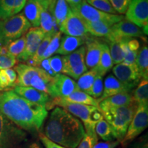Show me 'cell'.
<instances>
[{"instance_id":"20","label":"cell","mask_w":148,"mask_h":148,"mask_svg":"<svg viewBox=\"0 0 148 148\" xmlns=\"http://www.w3.org/2000/svg\"><path fill=\"white\" fill-rule=\"evenodd\" d=\"M133 102L134 101L130 92L119 93L101 100L99 103V108L101 112H103L109 109L127 106Z\"/></svg>"},{"instance_id":"48","label":"cell","mask_w":148,"mask_h":148,"mask_svg":"<svg viewBox=\"0 0 148 148\" xmlns=\"http://www.w3.org/2000/svg\"><path fill=\"white\" fill-rule=\"evenodd\" d=\"M127 148H148L147 135H144L139 139L130 143Z\"/></svg>"},{"instance_id":"6","label":"cell","mask_w":148,"mask_h":148,"mask_svg":"<svg viewBox=\"0 0 148 148\" xmlns=\"http://www.w3.org/2000/svg\"><path fill=\"white\" fill-rule=\"evenodd\" d=\"M25 131L0 113V148H16L27 140Z\"/></svg>"},{"instance_id":"53","label":"cell","mask_w":148,"mask_h":148,"mask_svg":"<svg viewBox=\"0 0 148 148\" xmlns=\"http://www.w3.org/2000/svg\"><path fill=\"white\" fill-rule=\"evenodd\" d=\"M16 148H42L41 147L39 144L37 143H32L31 144H29V145H24V146H19V147H16Z\"/></svg>"},{"instance_id":"13","label":"cell","mask_w":148,"mask_h":148,"mask_svg":"<svg viewBox=\"0 0 148 148\" xmlns=\"http://www.w3.org/2000/svg\"><path fill=\"white\" fill-rule=\"evenodd\" d=\"M25 36V49L23 53L16 58L17 62H25L32 58L45 36V34L40 27H33L28 29Z\"/></svg>"},{"instance_id":"35","label":"cell","mask_w":148,"mask_h":148,"mask_svg":"<svg viewBox=\"0 0 148 148\" xmlns=\"http://www.w3.org/2000/svg\"><path fill=\"white\" fill-rule=\"evenodd\" d=\"M51 37H52V36H50V35H45L43 40H42L40 45L38 46L36 52H35L34 54L33 55L32 58L29 59V60L26 62L27 64L34 66H38V63L40 62V59H41L42 55H43L46 48L47 47L48 44H49V41H50Z\"/></svg>"},{"instance_id":"34","label":"cell","mask_w":148,"mask_h":148,"mask_svg":"<svg viewBox=\"0 0 148 148\" xmlns=\"http://www.w3.org/2000/svg\"><path fill=\"white\" fill-rule=\"evenodd\" d=\"M70 8L65 0H57L53 6L52 14L55 18L56 23L59 27L64 19L66 17Z\"/></svg>"},{"instance_id":"51","label":"cell","mask_w":148,"mask_h":148,"mask_svg":"<svg viewBox=\"0 0 148 148\" xmlns=\"http://www.w3.org/2000/svg\"><path fill=\"white\" fill-rule=\"evenodd\" d=\"M27 0H14V10L13 14H16L19 13L23 10Z\"/></svg>"},{"instance_id":"24","label":"cell","mask_w":148,"mask_h":148,"mask_svg":"<svg viewBox=\"0 0 148 148\" xmlns=\"http://www.w3.org/2000/svg\"><path fill=\"white\" fill-rule=\"evenodd\" d=\"M39 25H40V29L45 35L53 36L57 32H58V27L49 8L45 9L40 14Z\"/></svg>"},{"instance_id":"30","label":"cell","mask_w":148,"mask_h":148,"mask_svg":"<svg viewBox=\"0 0 148 148\" xmlns=\"http://www.w3.org/2000/svg\"><path fill=\"white\" fill-rule=\"evenodd\" d=\"M97 73L95 69H90L83 73L78 79H77V86L78 90L88 94L91 88L94 81L97 76Z\"/></svg>"},{"instance_id":"1","label":"cell","mask_w":148,"mask_h":148,"mask_svg":"<svg viewBox=\"0 0 148 148\" xmlns=\"http://www.w3.org/2000/svg\"><path fill=\"white\" fill-rule=\"evenodd\" d=\"M0 113L24 131L36 133L48 112L45 105L27 100L10 89L0 91Z\"/></svg>"},{"instance_id":"33","label":"cell","mask_w":148,"mask_h":148,"mask_svg":"<svg viewBox=\"0 0 148 148\" xmlns=\"http://www.w3.org/2000/svg\"><path fill=\"white\" fill-rule=\"evenodd\" d=\"M134 102L138 104L148 105V79H142L132 94Z\"/></svg>"},{"instance_id":"50","label":"cell","mask_w":148,"mask_h":148,"mask_svg":"<svg viewBox=\"0 0 148 148\" xmlns=\"http://www.w3.org/2000/svg\"><path fill=\"white\" fill-rule=\"evenodd\" d=\"M4 70V72L6 74V75L8 77L9 81H10V83L12 86V87L13 88L15 86L16 78H17V75H16V71H14L13 69H3Z\"/></svg>"},{"instance_id":"31","label":"cell","mask_w":148,"mask_h":148,"mask_svg":"<svg viewBox=\"0 0 148 148\" xmlns=\"http://www.w3.org/2000/svg\"><path fill=\"white\" fill-rule=\"evenodd\" d=\"M109 44V50H110V56L113 64H117L123 62L124 58L123 48L121 46V39L120 38H112L106 40Z\"/></svg>"},{"instance_id":"9","label":"cell","mask_w":148,"mask_h":148,"mask_svg":"<svg viewBox=\"0 0 148 148\" xmlns=\"http://www.w3.org/2000/svg\"><path fill=\"white\" fill-rule=\"evenodd\" d=\"M75 11L88 22H101L113 25L124 18V16L121 14H112L97 10L84 0L79 7Z\"/></svg>"},{"instance_id":"2","label":"cell","mask_w":148,"mask_h":148,"mask_svg":"<svg viewBox=\"0 0 148 148\" xmlns=\"http://www.w3.org/2000/svg\"><path fill=\"white\" fill-rule=\"evenodd\" d=\"M85 133L80 120L64 108L56 106L49 114L42 134L56 144L66 148H76Z\"/></svg>"},{"instance_id":"4","label":"cell","mask_w":148,"mask_h":148,"mask_svg":"<svg viewBox=\"0 0 148 148\" xmlns=\"http://www.w3.org/2000/svg\"><path fill=\"white\" fill-rule=\"evenodd\" d=\"M137 108V103L133 102L127 106L112 108L101 112L103 119L113 130L116 140L121 142L126 134Z\"/></svg>"},{"instance_id":"14","label":"cell","mask_w":148,"mask_h":148,"mask_svg":"<svg viewBox=\"0 0 148 148\" xmlns=\"http://www.w3.org/2000/svg\"><path fill=\"white\" fill-rule=\"evenodd\" d=\"M112 72L116 78L132 88L139 83L141 79L136 64L121 62L112 68Z\"/></svg>"},{"instance_id":"17","label":"cell","mask_w":148,"mask_h":148,"mask_svg":"<svg viewBox=\"0 0 148 148\" xmlns=\"http://www.w3.org/2000/svg\"><path fill=\"white\" fill-rule=\"evenodd\" d=\"M47 8V0H27L23 14L33 27H38L40 14Z\"/></svg>"},{"instance_id":"29","label":"cell","mask_w":148,"mask_h":148,"mask_svg":"<svg viewBox=\"0 0 148 148\" xmlns=\"http://www.w3.org/2000/svg\"><path fill=\"white\" fill-rule=\"evenodd\" d=\"M135 64L141 78L148 79V47L147 45H143L139 49Z\"/></svg>"},{"instance_id":"7","label":"cell","mask_w":148,"mask_h":148,"mask_svg":"<svg viewBox=\"0 0 148 148\" xmlns=\"http://www.w3.org/2000/svg\"><path fill=\"white\" fill-rule=\"evenodd\" d=\"M64 66L62 73L73 79H77L87 71L85 63V47L81 46L69 55L63 56Z\"/></svg>"},{"instance_id":"49","label":"cell","mask_w":148,"mask_h":148,"mask_svg":"<svg viewBox=\"0 0 148 148\" xmlns=\"http://www.w3.org/2000/svg\"><path fill=\"white\" fill-rule=\"evenodd\" d=\"M120 144L117 140H110V141L97 142L92 148H116Z\"/></svg>"},{"instance_id":"42","label":"cell","mask_w":148,"mask_h":148,"mask_svg":"<svg viewBox=\"0 0 148 148\" xmlns=\"http://www.w3.org/2000/svg\"><path fill=\"white\" fill-rule=\"evenodd\" d=\"M17 63L15 57L12 56L10 53L0 54V70L11 69Z\"/></svg>"},{"instance_id":"41","label":"cell","mask_w":148,"mask_h":148,"mask_svg":"<svg viewBox=\"0 0 148 148\" xmlns=\"http://www.w3.org/2000/svg\"><path fill=\"white\" fill-rule=\"evenodd\" d=\"M131 1L132 0H109V2L116 13L121 14L126 12Z\"/></svg>"},{"instance_id":"37","label":"cell","mask_w":148,"mask_h":148,"mask_svg":"<svg viewBox=\"0 0 148 148\" xmlns=\"http://www.w3.org/2000/svg\"><path fill=\"white\" fill-rule=\"evenodd\" d=\"M25 36L24 35V36L20 37L18 39L11 42L6 47L8 48V50L10 54L16 58L23 53L24 49H25Z\"/></svg>"},{"instance_id":"43","label":"cell","mask_w":148,"mask_h":148,"mask_svg":"<svg viewBox=\"0 0 148 148\" xmlns=\"http://www.w3.org/2000/svg\"><path fill=\"white\" fill-rule=\"evenodd\" d=\"M49 64H50V66L53 71L56 74L62 73L64 66L63 56H61L60 55H56L49 58Z\"/></svg>"},{"instance_id":"23","label":"cell","mask_w":148,"mask_h":148,"mask_svg":"<svg viewBox=\"0 0 148 148\" xmlns=\"http://www.w3.org/2000/svg\"><path fill=\"white\" fill-rule=\"evenodd\" d=\"M121 39L124 58L123 62L128 64H136V58L140 49V42L132 38H123Z\"/></svg>"},{"instance_id":"27","label":"cell","mask_w":148,"mask_h":148,"mask_svg":"<svg viewBox=\"0 0 148 148\" xmlns=\"http://www.w3.org/2000/svg\"><path fill=\"white\" fill-rule=\"evenodd\" d=\"M113 64L112 58L110 56L108 45L103 42L100 58H99L97 65L94 68V69L97 71L98 75L103 77L112 69Z\"/></svg>"},{"instance_id":"39","label":"cell","mask_w":148,"mask_h":148,"mask_svg":"<svg viewBox=\"0 0 148 148\" xmlns=\"http://www.w3.org/2000/svg\"><path fill=\"white\" fill-rule=\"evenodd\" d=\"M14 0H0V20L13 16Z\"/></svg>"},{"instance_id":"22","label":"cell","mask_w":148,"mask_h":148,"mask_svg":"<svg viewBox=\"0 0 148 148\" xmlns=\"http://www.w3.org/2000/svg\"><path fill=\"white\" fill-rule=\"evenodd\" d=\"M86 37H76L65 35L61 38L60 46L56 53L62 56L70 54L77 50L81 46H83Z\"/></svg>"},{"instance_id":"8","label":"cell","mask_w":148,"mask_h":148,"mask_svg":"<svg viewBox=\"0 0 148 148\" xmlns=\"http://www.w3.org/2000/svg\"><path fill=\"white\" fill-rule=\"evenodd\" d=\"M147 125L148 105L138 104L132 121L127 128L126 134L121 142L122 146H126L131 143L132 140L147 128Z\"/></svg>"},{"instance_id":"36","label":"cell","mask_w":148,"mask_h":148,"mask_svg":"<svg viewBox=\"0 0 148 148\" xmlns=\"http://www.w3.org/2000/svg\"><path fill=\"white\" fill-rule=\"evenodd\" d=\"M61 38H62V33L60 31H58L53 35L47 48H46L45 52H44L41 59H40V61L50 58L51 56L56 53L59 46H60Z\"/></svg>"},{"instance_id":"18","label":"cell","mask_w":148,"mask_h":148,"mask_svg":"<svg viewBox=\"0 0 148 148\" xmlns=\"http://www.w3.org/2000/svg\"><path fill=\"white\" fill-rule=\"evenodd\" d=\"M133 89L130 86L123 84L117 78H116L112 74H110L105 79L103 82V90L102 95L97 100L99 103L101 100L110 96L119 93L130 92Z\"/></svg>"},{"instance_id":"40","label":"cell","mask_w":148,"mask_h":148,"mask_svg":"<svg viewBox=\"0 0 148 148\" xmlns=\"http://www.w3.org/2000/svg\"><path fill=\"white\" fill-rule=\"evenodd\" d=\"M103 82L102 77L97 75L94 81L91 88H90L88 95L95 99H99L103 93Z\"/></svg>"},{"instance_id":"32","label":"cell","mask_w":148,"mask_h":148,"mask_svg":"<svg viewBox=\"0 0 148 148\" xmlns=\"http://www.w3.org/2000/svg\"><path fill=\"white\" fill-rule=\"evenodd\" d=\"M95 132L97 136L104 141H110L116 140L113 130L110 125L104 119H102L96 123Z\"/></svg>"},{"instance_id":"5","label":"cell","mask_w":148,"mask_h":148,"mask_svg":"<svg viewBox=\"0 0 148 148\" xmlns=\"http://www.w3.org/2000/svg\"><path fill=\"white\" fill-rule=\"evenodd\" d=\"M31 24L23 13L0 20V46H7L26 34Z\"/></svg>"},{"instance_id":"45","label":"cell","mask_w":148,"mask_h":148,"mask_svg":"<svg viewBox=\"0 0 148 148\" xmlns=\"http://www.w3.org/2000/svg\"><path fill=\"white\" fill-rule=\"evenodd\" d=\"M38 67H39L40 69L43 70L47 75H49V76L51 77H54L57 74H56L53 71V70L51 69L50 64H49V59H45V60H42L38 64Z\"/></svg>"},{"instance_id":"15","label":"cell","mask_w":148,"mask_h":148,"mask_svg":"<svg viewBox=\"0 0 148 148\" xmlns=\"http://www.w3.org/2000/svg\"><path fill=\"white\" fill-rule=\"evenodd\" d=\"M112 31V38H140L146 40L145 35L144 34L141 28L125 19V18L121 21L118 22L111 27Z\"/></svg>"},{"instance_id":"19","label":"cell","mask_w":148,"mask_h":148,"mask_svg":"<svg viewBox=\"0 0 148 148\" xmlns=\"http://www.w3.org/2000/svg\"><path fill=\"white\" fill-rule=\"evenodd\" d=\"M13 90L24 99L33 103L45 105L51 100V97L48 94L38 90L31 86H14Z\"/></svg>"},{"instance_id":"38","label":"cell","mask_w":148,"mask_h":148,"mask_svg":"<svg viewBox=\"0 0 148 148\" xmlns=\"http://www.w3.org/2000/svg\"><path fill=\"white\" fill-rule=\"evenodd\" d=\"M85 1L90 5L97 10L109 14H117L109 2V0H85Z\"/></svg>"},{"instance_id":"52","label":"cell","mask_w":148,"mask_h":148,"mask_svg":"<svg viewBox=\"0 0 148 148\" xmlns=\"http://www.w3.org/2000/svg\"><path fill=\"white\" fill-rule=\"evenodd\" d=\"M71 10H76L84 0H65Z\"/></svg>"},{"instance_id":"3","label":"cell","mask_w":148,"mask_h":148,"mask_svg":"<svg viewBox=\"0 0 148 148\" xmlns=\"http://www.w3.org/2000/svg\"><path fill=\"white\" fill-rule=\"evenodd\" d=\"M58 106L64 108L72 115L79 119L84 127L86 134H94L96 123L103 119L99 108L89 105L68 103L61 100L60 98H51V100L46 104V109L50 110L53 107Z\"/></svg>"},{"instance_id":"12","label":"cell","mask_w":148,"mask_h":148,"mask_svg":"<svg viewBox=\"0 0 148 148\" xmlns=\"http://www.w3.org/2000/svg\"><path fill=\"white\" fill-rule=\"evenodd\" d=\"M77 90L76 82L73 79L63 73H58L53 77L49 95L51 98L66 97Z\"/></svg>"},{"instance_id":"44","label":"cell","mask_w":148,"mask_h":148,"mask_svg":"<svg viewBox=\"0 0 148 148\" xmlns=\"http://www.w3.org/2000/svg\"><path fill=\"white\" fill-rule=\"evenodd\" d=\"M98 142V136L97 134H89L85 133L80 143H79L77 148H92L95 143Z\"/></svg>"},{"instance_id":"54","label":"cell","mask_w":148,"mask_h":148,"mask_svg":"<svg viewBox=\"0 0 148 148\" xmlns=\"http://www.w3.org/2000/svg\"><path fill=\"white\" fill-rule=\"evenodd\" d=\"M57 0H47L48 3H49V10H50V12L52 13V10H53V6H54L55 3H56V1Z\"/></svg>"},{"instance_id":"10","label":"cell","mask_w":148,"mask_h":148,"mask_svg":"<svg viewBox=\"0 0 148 148\" xmlns=\"http://www.w3.org/2000/svg\"><path fill=\"white\" fill-rule=\"evenodd\" d=\"M124 18L142 29L147 35L148 0H132Z\"/></svg>"},{"instance_id":"21","label":"cell","mask_w":148,"mask_h":148,"mask_svg":"<svg viewBox=\"0 0 148 148\" xmlns=\"http://www.w3.org/2000/svg\"><path fill=\"white\" fill-rule=\"evenodd\" d=\"M39 68L29 64L19 63L16 64L14 70L17 75L15 86H30V80L35 74L37 73Z\"/></svg>"},{"instance_id":"46","label":"cell","mask_w":148,"mask_h":148,"mask_svg":"<svg viewBox=\"0 0 148 148\" xmlns=\"http://www.w3.org/2000/svg\"><path fill=\"white\" fill-rule=\"evenodd\" d=\"M0 88L2 90H10V88H12L3 69L0 70Z\"/></svg>"},{"instance_id":"11","label":"cell","mask_w":148,"mask_h":148,"mask_svg":"<svg viewBox=\"0 0 148 148\" xmlns=\"http://www.w3.org/2000/svg\"><path fill=\"white\" fill-rule=\"evenodd\" d=\"M58 29L61 33L71 36L86 37L88 34L86 21L77 12L71 9Z\"/></svg>"},{"instance_id":"16","label":"cell","mask_w":148,"mask_h":148,"mask_svg":"<svg viewBox=\"0 0 148 148\" xmlns=\"http://www.w3.org/2000/svg\"><path fill=\"white\" fill-rule=\"evenodd\" d=\"M85 63L87 69H92L97 65L102 51L103 44L93 37L86 36L85 39Z\"/></svg>"},{"instance_id":"55","label":"cell","mask_w":148,"mask_h":148,"mask_svg":"<svg viewBox=\"0 0 148 148\" xmlns=\"http://www.w3.org/2000/svg\"><path fill=\"white\" fill-rule=\"evenodd\" d=\"M0 91H3V90H2V89H1V88H0Z\"/></svg>"},{"instance_id":"25","label":"cell","mask_w":148,"mask_h":148,"mask_svg":"<svg viewBox=\"0 0 148 148\" xmlns=\"http://www.w3.org/2000/svg\"><path fill=\"white\" fill-rule=\"evenodd\" d=\"M52 79L53 77L49 76L43 70L39 68L37 73L35 74L31 79L30 86L49 95V88Z\"/></svg>"},{"instance_id":"28","label":"cell","mask_w":148,"mask_h":148,"mask_svg":"<svg viewBox=\"0 0 148 148\" xmlns=\"http://www.w3.org/2000/svg\"><path fill=\"white\" fill-rule=\"evenodd\" d=\"M87 24L88 33L91 36L96 37H104L106 40L110 39L112 36L111 27L109 24L101 23V22H88Z\"/></svg>"},{"instance_id":"47","label":"cell","mask_w":148,"mask_h":148,"mask_svg":"<svg viewBox=\"0 0 148 148\" xmlns=\"http://www.w3.org/2000/svg\"><path fill=\"white\" fill-rule=\"evenodd\" d=\"M38 136H39V139L40 140V142H41L42 144L44 145V147L45 148H66L64 147H62V146L59 145L58 144H56L55 143L51 141V140H49L45 135L41 132H39Z\"/></svg>"},{"instance_id":"26","label":"cell","mask_w":148,"mask_h":148,"mask_svg":"<svg viewBox=\"0 0 148 148\" xmlns=\"http://www.w3.org/2000/svg\"><path fill=\"white\" fill-rule=\"evenodd\" d=\"M60 98V97H58ZM61 100L68 103H79V104L89 105L99 108V103L97 99H95L86 92L77 90L66 97L60 98Z\"/></svg>"}]
</instances>
